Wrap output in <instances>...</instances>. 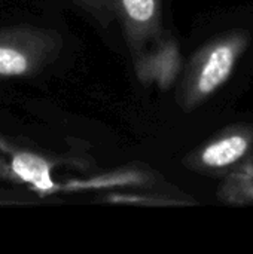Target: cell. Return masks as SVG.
Instances as JSON below:
<instances>
[{
    "instance_id": "4",
    "label": "cell",
    "mask_w": 253,
    "mask_h": 254,
    "mask_svg": "<svg viewBox=\"0 0 253 254\" xmlns=\"http://www.w3.org/2000/svg\"><path fill=\"white\" fill-rule=\"evenodd\" d=\"M28 68L30 61L22 49L0 45V76H22Z\"/></svg>"
},
{
    "instance_id": "2",
    "label": "cell",
    "mask_w": 253,
    "mask_h": 254,
    "mask_svg": "<svg viewBox=\"0 0 253 254\" xmlns=\"http://www.w3.org/2000/svg\"><path fill=\"white\" fill-rule=\"evenodd\" d=\"M234 64V52L230 46L216 48L209 57L198 80V88L201 92H212L219 86L230 74Z\"/></svg>"
},
{
    "instance_id": "3",
    "label": "cell",
    "mask_w": 253,
    "mask_h": 254,
    "mask_svg": "<svg viewBox=\"0 0 253 254\" xmlns=\"http://www.w3.org/2000/svg\"><path fill=\"white\" fill-rule=\"evenodd\" d=\"M246 150H248L246 138L240 135H234L209 146L203 153V161L210 167H225L240 159Z\"/></svg>"
},
{
    "instance_id": "5",
    "label": "cell",
    "mask_w": 253,
    "mask_h": 254,
    "mask_svg": "<svg viewBox=\"0 0 253 254\" xmlns=\"http://www.w3.org/2000/svg\"><path fill=\"white\" fill-rule=\"evenodd\" d=\"M125 10L136 21H148L154 15V0H122Z\"/></svg>"
},
{
    "instance_id": "1",
    "label": "cell",
    "mask_w": 253,
    "mask_h": 254,
    "mask_svg": "<svg viewBox=\"0 0 253 254\" xmlns=\"http://www.w3.org/2000/svg\"><path fill=\"white\" fill-rule=\"evenodd\" d=\"M10 173L22 183L31 185L40 192H48L54 188L49 164L39 155L30 152H15L10 156Z\"/></svg>"
},
{
    "instance_id": "6",
    "label": "cell",
    "mask_w": 253,
    "mask_h": 254,
    "mask_svg": "<svg viewBox=\"0 0 253 254\" xmlns=\"http://www.w3.org/2000/svg\"><path fill=\"white\" fill-rule=\"evenodd\" d=\"M136 176L134 174H121V176H112V177H104V179H98L89 183H84L82 186L86 188H92V186H110V185H127L130 182H134Z\"/></svg>"
}]
</instances>
